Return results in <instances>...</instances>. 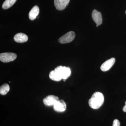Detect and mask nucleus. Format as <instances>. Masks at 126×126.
Returning <instances> with one entry per match:
<instances>
[{
  "label": "nucleus",
  "instance_id": "nucleus-1",
  "mask_svg": "<svg viewBox=\"0 0 126 126\" xmlns=\"http://www.w3.org/2000/svg\"><path fill=\"white\" fill-rule=\"evenodd\" d=\"M104 97L102 93L96 92L93 94L89 101V105L91 108L96 109L99 108L103 104Z\"/></svg>",
  "mask_w": 126,
  "mask_h": 126
},
{
  "label": "nucleus",
  "instance_id": "nucleus-2",
  "mask_svg": "<svg viewBox=\"0 0 126 126\" xmlns=\"http://www.w3.org/2000/svg\"><path fill=\"white\" fill-rule=\"evenodd\" d=\"M55 70L58 72L62 77V79L64 80L67 79L70 77L71 74V70L69 67H67L65 66L61 65L58 66L55 68Z\"/></svg>",
  "mask_w": 126,
  "mask_h": 126
},
{
  "label": "nucleus",
  "instance_id": "nucleus-3",
  "mask_svg": "<svg viewBox=\"0 0 126 126\" xmlns=\"http://www.w3.org/2000/svg\"><path fill=\"white\" fill-rule=\"evenodd\" d=\"M16 57V54L13 53H4L0 54V60L3 63H9L14 61Z\"/></svg>",
  "mask_w": 126,
  "mask_h": 126
},
{
  "label": "nucleus",
  "instance_id": "nucleus-4",
  "mask_svg": "<svg viewBox=\"0 0 126 126\" xmlns=\"http://www.w3.org/2000/svg\"><path fill=\"white\" fill-rule=\"evenodd\" d=\"M75 34L73 31H70L60 37L59 39V42L61 44H67L70 43L73 40Z\"/></svg>",
  "mask_w": 126,
  "mask_h": 126
},
{
  "label": "nucleus",
  "instance_id": "nucleus-5",
  "mask_svg": "<svg viewBox=\"0 0 126 126\" xmlns=\"http://www.w3.org/2000/svg\"><path fill=\"white\" fill-rule=\"evenodd\" d=\"M59 100L58 97L53 95H49L44 98L43 102L46 106H54Z\"/></svg>",
  "mask_w": 126,
  "mask_h": 126
},
{
  "label": "nucleus",
  "instance_id": "nucleus-6",
  "mask_svg": "<svg viewBox=\"0 0 126 126\" xmlns=\"http://www.w3.org/2000/svg\"><path fill=\"white\" fill-rule=\"evenodd\" d=\"M70 0H54L55 6L57 10H63L67 6Z\"/></svg>",
  "mask_w": 126,
  "mask_h": 126
},
{
  "label": "nucleus",
  "instance_id": "nucleus-7",
  "mask_svg": "<svg viewBox=\"0 0 126 126\" xmlns=\"http://www.w3.org/2000/svg\"><path fill=\"white\" fill-rule=\"evenodd\" d=\"M115 61V58H111L105 61L102 64L101 67V69L103 72H106L109 70L114 65Z\"/></svg>",
  "mask_w": 126,
  "mask_h": 126
},
{
  "label": "nucleus",
  "instance_id": "nucleus-8",
  "mask_svg": "<svg viewBox=\"0 0 126 126\" xmlns=\"http://www.w3.org/2000/svg\"><path fill=\"white\" fill-rule=\"evenodd\" d=\"M53 109L56 112H63L66 110V104L63 100H59L53 106Z\"/></svg>",
  "mask_w": 126,
  "mask_h": 126
},
{
  "label": "nucleus",
  "instance_id": "nucleus-9",
  "mask_svg": "<svg viewBox=\"0 0 126 126\" xmlns=\"http://www.w3.org/2000/svg\"><path fill=\"white\" fill-rule=\"evenodd\" d=\"M92 16L94 22L96 25H101L102 23V18L101 12L97 11L96 10H94L92 14Z\"/></svg>",
  "mask_w": 126,
  "mask_h": 126
},
{
  "label": "nucleus",
  "instance_id": "nucleus-10",
  "mask_svg": "<svg viewBox=\"0 0 126 126\" xmlns=\"http://www.w3.org/2000/svg\"><path fill=\"white\" fill-rule=\"evenodd\" d=\"M28 36L26 34L22 33H17L14 37V40L16 42L18 43H23L28 40Z\"/></svg>",
  "mask_w": 126,
  "mask_h": 126
},
{
  "label": "nucleus",
  "instance_id": "nucleus-11",
  "mask_svg": "<svg viewBox=\"0 0 126 126\" xmlns=\"http://www.w3.org/2000/svg\"><path fill=\"white\" fill-rule=\"evenodd\" d=\"M39 12V9L37 6H35L31 10L29 13V18L31 20L35 19Z\"/></svg>",
  "mask_w": 126,
  "mask_h": 126
},
{
  "label": "nucleus",
  "instance_id": "nucleus-12",
  "mask_svg": "<svg viewBox=\"0 0 126 126\" xmlns=\"http://www.w3.org/2000/svg\"><path fill=\"white\" fill-rule=\"evenodd\" d=\"M49 77L50 79L56 81H60L63 79L61 75L55 70H52L50 72Z\"/></svg>",
  "mask_w": 126,
  "mask_h": 126
},
{
  "label": "nucleus",
  "instance_id": "nucleus-13",
  "mask_svg": "<svg viewBox=\"0 0 126 126\" xmlns=\"http://www.w3.org/2000/svg\"><path fill=\"white\" fill-rule=\"evenodd\" d=\"M16 0H5L2 5V9H7L12 6L15 3Z\"/></svg>",
  "mask_w": 126,
  "mask_h": 126
},
{
  "label": "nucleus",
  "instance_id": "nucleus-14",
  "mask_svg": "<svg viewBox=\"0 0 126 126\" xmlns=\"http://www.w3.org/2000/svg\"><path fill=\"white\" fill-rule=\"evenodd\" d=\"M10 89L9 85L7 84H4L0 88V94L2 95H5L9 92Z\"/></svg>",
  "mask_w": 126,
  "mask_h": 126
},
{
  "label": "nucleus",
  "instance_id": "nucleus-15",
  "mask_svg": "<svg viewBox=\"0 0 126 126\" xmlns=\"http://www.w3.org/2000/svg\"><path fill=\"white\" fill-rule=\"evenodd\" d=\"M120 122L117 119H115L113 121L112 126H120Z\"/></svg>",
  "mask_w": 126,
  "mask_h": 126
},
{
  "label": "nucleus",
  "instance_id": "nucleus-16",
  "mask_svg": "<svg viewBox=\"0 0 126 126\" xmlns=\"http://www.w3.org/2000/svg\"><path fill=\"white\" fill-rule=\"evenodd\" d=\"M123 110L125 112H126V103H125V106L123 107Z\"/></svg>",
  "mask_w": 126,
  "mask_h": 126
},
{
  "label": "nucleus",
  "instance_id": "nucleus-17",
  "mask_svg": "<svg viewBox=\"0 0 126 126\" xmlns=\"http://www.w3.org/2000/svg\"><path fill=\"white\" fill-rule=\"evenodd\" d=\"M98 26H99V25H96V26H97V27H98Z\"/></svg>",
  "mask_w": 126,
  "mask_h": 126
},
{
  "label": "nucleus",
  "instance_id": "nucleus-18",
  "mask_svg": "<svg viewBox=\"0 0 126 126\" xmlns=\"http://www.w3.org/2000/svg\"></svg>",
  "mask_w": 126,
  "mask_h": 126
}]
</instances>
